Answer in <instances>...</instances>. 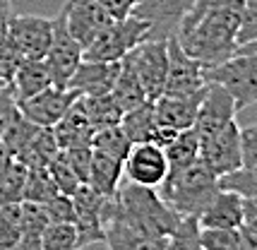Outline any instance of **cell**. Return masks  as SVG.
<instances>
[{"label":"cell","mask_w":257,"mask_h":250,"mask_svg":"<svg viewBox=\"0 0 257 250\" xmlns=\"http://www.w3.org/2000/svg\"><path fill=\"white\" fill-rule=\"evenodd\" d=\"M91 147L96 152H103L113 159L125 161V157L130 154L133 149V142L127 140V135L123 133L120 125H111V128H103V130H96L94 133V140H91Z\"/></svg>","instance_id":"4dcf8cb0"},{"label":"cell","mask_w":257,"mask_h":250,"mask_svg":"<svg viewBox=\"0 0 257 250\" xmlns=\"http://www.w3.org/2000/svg\"><path fill=\"white\" fill-rule=\"evenodd\" d=\"M58 195V188L48 169H27V181H24V202L44 205L51 197Z\"/></svg>","instance_id":"1f68e13d"},{"label":"cell","mask_w":257,"mask_h":250,"mask_svg":"<svg viewBox=\"0 0 257 250\" xmlns=\"http://www.w3.org/2000/svg\"><path fill=\"white\" fill-rule=\"evenodd\" d=\"M120 181H123V161L113 159V157H108V154H103V152H96V149H94L89 178H87L84 185H89L94 193L111 197V195L118 190Z\"/></svg>","instance_id":"7402d4cb"},{"label":"cell","mask_w":257,"mask_h":250,"mask_svg":"<svg viewBox=\"0 0 257 250\" xmlns=\"http://www.w3.org/2000/svg\"><path fill=\"white\" fill-rule=\"evenodd\" d=\"M60 10L65 15V24L70 34L77 39V44L82 48H87L113 22L111 12L99 0H67Z\"/></svg>","instance_id":"7c38bea8"},{"label":"cell","mask_w":257,"mask_h":250,"mask_svg":"<svg viewBox=\"0 0 257 250\" xmlns=\"http://www.w3.org/2000/svg\"><path fill=\"white\" fill-rule=\"evenodd\" d=\"M166 250H202L197 216H180L178 226L173 228V233L168 236Z\"/></svg>","instance_id":"e575fe53"},{"label":"cell","mask_w":257,"mask_h":250,"mask_svg":"<svg viewBox=\"0 0 257 250\" xmlns=\"http://www.w3.org/2000/svg\"><path fill=\"white\" fill-rule=\"evenodd\" d=\"M24 63V56L20 53V48L15 46L10 34H5L0 39V84H10L15 72L20 70Z\"/></svg>","instance_id":"ab89813d"},{"label":"cell","mask_w":257,"mask_h":250,"mask_svg":"<svg viewBox=\"0 0 257 250\" xmlns=\"http://www.w3.org/2000/svg\"><path fill=\"white\" fill-rule=\"evenodd\" d=\"M17 108V99H15V91L10 84H0V137L5 133V125L10 120V115Z\"/></svg>","instance_id":"f6af8a7d"},{"label":"cell","mask_w":257,"mask_h":250,"mask_svg":"<svg viewBox=\"0 0 257 250\" xmlns=\"http://www.w3.org/2000/svg\"><path fill=\"white\" fill-rule=\"evenodd\" d=\"M53 135L60 149H72V147H91L94 140V128L87 120V115L79 106V99L67 111L56 125H53Z\"/></svg>","instance_id":"44dd1931"},{"label":"cell","mask_w":257,"mask_h":250,"mask_svg":"<svg viewBox=\"0 0 257 250\" xmlns=\"http://www.w3.org/2000/svg\"><path fill=\"white\" fill-rule=\"evenodd\" d=\"M149 101L164 94L168 75V39H147L125 56Z\"/></svg>","instance_id":"52a82bcc"},{"label":"cell","mask_w":257,"mask_h":250,"mask_svg":"<svg viewBox=\"0 0 257 250\" xmlns=\"http://www.w3.org/2000/svg\"><path fill=\"white\" fill-rule=\"evenodd\" d=\"M48 173H51V178L56 183L58 193H65V195H75L77 193V188L82 185V181L77 178V173L70 169V164L65 161V157L58 152V157L51 164H48Z\"/></svg>","instance_id":"f35d334b"},{"label":"cell","mask_w":257,"mask_h":250,"mask_svg":"<svg viewBox=\"0 0 257 250\" xmlns=\"http://www.w3.org/2000/svg\"><path fill=\"white\" fill-rule=\"evenodd\" d=\"M113 216H120L127 224L157 236H171L180 221V214L161 200L157 188H145L127 178L120 181L113 193L111 219Z\"/></svg>","instance_id":"7a4b0ae2"},{"label":"cell","mask_w":257,"mask_h":250,"mask_svg":"<svg viewBox=\"0 0 257 250\" xmlns=\"http://www.w3.org/2000/svg\"><path fill=\"white\" fill-rule=\"evenodd\" d=\"M243 226L257 233V197H243Z\"/></svg>","instance_id":"681fc988"},{"label":"cell","mask_w":257,"mask_h":250,"mask_svg":"<svg viewBox=\"0 0 257 250\" xmlns=\"http://www.w3.org/2000/svg\"><path fill=\"white\" fill-rule=\"evenodd\" d=\"M149 22L127 15L123 20H113L103 32H101L87 48H84V60H96V63H120L135 46L149 39Z\"/></svg>","instance_id":"277c9868"},{"label":"cell","mask_w":257,"mask_h":250,"mask_svg":"<svg viewBox=\"0 0 257 250\" xmlns=\"http://www.w3.org/2000/svg\"><path fill=\"white\" fill-rule=\"evenodd\" d=\"M219 190V178L200 159L180 171H168L159 195L180 216H200L207 202Z\"/></svg>","instance_id":"3957f363"},{"label":"cell","mask_w":257,"mask_h":250,"mask_svg":"<svg viewBox=\"0 0 257 250\" xmlns=\"http://www.w3.org/2000/svg\"><path fill=\"white\" fill-rule=\"evenodd\" d=\"M10 20H12V0H0V39L8 34Z\"/></svg>","instance_id":"f907efd6"},{"label":"cell","mask_w":257,"mask_h":250,"mask_svg":"<svg viewBox=\"0 0 257 250\" xmlns=\"http://www.w3.org/2000/svg\"><path fill=\"white\" fill-rule=\"evenodd\" d=\"M60 154L65 157V161L70 164V169L77 173V178L82 181V185H84V183H87V178H89L94 149H91V147H72V149H60Z\"/></svg>","instance_id":"b9f144b4"},{"label":"cell","mask_w":257,"mask_h":250,"mask_svg":"<svg viewBox=\"0 0 257 250\" xmlns=\"http://www.w3.org/2000/svg\"><path fill=\"white\" fill-rule=\"evenodd\" d=\"M257 41V0H243V20L238 29V46Z\"/></svg>","instance_id":"7bdbcfd3"},{"label":"cell","mask_w":257,"mask_h":250,"mask_svg":"<svg viewBox=\"0 0 257 250\" xmlns=\"http://www.w3.org/2000/svg\"><path fill=\"white\" fill-rule=\"evenodd\" d=\"M51 84H53V77H51V70L46 65V60H24L10 82L17 101H24L34 94L48 89Z\"/></svg>","instance_id":"603a6c76"},{"label":"cell","mask_w":257,"mask_h":250,"mask_svg":"<svg viewBox=\"0 0 257 250\" xmlns=\"http://www.w3.org/2000/svg\"><path fill=\"white\" fill-rule=\"evenodd\" d=\"M48 226V216L44 207L34 202H22V231L15 250H41L44 233Z\"/></svg>","instance_id":"4316f807"},{"label":"cell","mask_w":257,"mask_h":250,"mask_svg":"<svg viewBox=\"0 0 257 250\" xmlns=\"http://www.w3.org/2000/svg\"><path fill=\"white\" fill-rule=\"evenodd\" d=\"M75 200V228H77L79 250L89 248L94 243H106V224L111 221L113 195L94 193L89 185H79Z\"/></svg>","instance_id":"8992f818"},{"label":"cell","mask_w":257,"mask_h":250,"mask_svg":"<svg viewBox=\"0 0 257 250\" xmlns=\"http://www.w3.org/2000/svg\"><path fill=\"white\" fill-rule=\"evenodd\" d=\"M120 72V63H96V60H82L75 75L67 82V89L77 96H101L111 94L115 77Z\"/></svg>","instance_id":"e0dca14e"},{"label":"cell","mask_w":257,"mask_h":250,"mask_svg":"<svg viewBox=\"0 0 257 250\" xmlns=\"http://www.w3.org/2000/svg\"><path fill=\"white\" fill-rule=\"evenodd\" d=\"M41 250H79L75 224H48Z\"/></svg>","instance_id":"8d00e7d4"},{"label":"cell","mask_w":257,"mask_h":250,"mask_svg":"<svg viewBox=\"0 0 257 250\" xmlns=\"http://www.w3.org/2000/svg\"><path fill=\"white\" fill-rule=\"evenodd\" d=\"M79 106L91 123L94 133L111 128V125H120L123 118V108L115 103L111 94H101V96H79Z\"/></svg>","instance_id":"d4e9b609"},{"label":"cell","mask_w":257,"mask_h":250,"mask_svg":"<svg viewBox=\"0 0 257 250\" xmlns=\"http://www.w3.org/2000/svg\"><path fill=\"white\" fill-rule=\"evenodd\" d=\"M22 231V202L0 207V250H15Z\"/></svg>","instance_id":"836d02e7"},{"label":"cell","mask_w":257,"mask_h":250,"mask_svg":"<svg viewBox=\"0 0 257 250\" xmlns=\"http://www.w3.org/2000/svg\"><path fill=\"white\" fill-rule=\"evenodd\" d=\"M58 152H60V147L56 142L53 128H41L39 135L34 137L27 145V149L17 157V161L24 164L27 169H48V164L58 157Z\"/></svg>","instance_id":"f1b7e54d"},{"label":"cell","mask_w":257,"mask_h":250,"mask_svg":"<svg viewBox=\"0 0 257 250\" xmlns=\"http://www.w3.org/2000/svg\"><path fill=\"white\" fill-rule=\"evenodd\" d=\"M8 34L20 48L24 60H44L53 41V17L12 15Z\"/></svg>","instance_id":"8fae6325"},{"label":"cell","mask_w":257,"mask_h":250,"mask_svg":"<svg viewBox=\"0 0 257 250\" xmlns=\"http://www.w3.org/2000/svg\"><path fill=\"white\" fill-rule=\"evenodd\" d=\"M240 152L243 166H257V123L240 128Z\"/></svg>","instance_id":"ee69618b"},{"label":"cell","mask_w":257,"mask_h":250,"mask_svg":"<svg viewBox=\"0 0 257 250\" xmlns=\"http://www.w3.org/2000/svg\"><path fill=\"white\" fill-rule=\"evenodd\" d=\"M224 3H231V0H195V5H192V10L185 15V20L180 22V27H185V24H192L195 20H200L202 15L207 10H212L216 5H224Z\"/></svg>","instance_id":"7dc6e473"},{"label":"cell","mask_w":257,"mask_h":250,"mask_svg":"<svg viewBox=\"0 0 257 250\" xmlns=\"http://www.w3.org/2000/svg\"><path fill=\"white\" fill-rule=\"evenodd\" d=\"M39 130H41V128L34 123V120H29V118L20 111V106H17L15 113L10 115L8 125H5V133H3V137H0V142H3V147L8 149L12 157L17 159L24 149H27V145L39 135Z\"/></svg>","instance_id":"83f0119b"},{"label":"cell","mask_w":257,"mask_h":250,"mask_svg":"<svg viewBox=\"0 0 257 250\" xmlns=\"http://www.w3.org/2000/svg\"><path fill=\"white\" fill-rule=\"evenodd\" d=\"M219 188L233 190L240 197H257V166H240L219 178Z\"/></svg>","instance_id":"d590c367"},{"label":"cell","mask_w":257,"mask_h":250,"mask_svg":"<svg viewBox=\"0 0 257 250\" xmlns=\"http://www.w3.org/2000/svg\"><path fill=\"white\" fill-rule=\"evenodd\" d=\"M168 173L166 152L152 142L133 145L130 154L123 161V176L127 181L145 185V188H159Z\"/></svg>","instance_id":"5bb4252c"},{"label":"cell","mask_w":257,"mask_h":250,"mask_svg":"<svg viewBox=\"0 0 257 250\" xmlns=\"http://www.w3.org/2000/svg\"><path fill=\"white\" fill-rule=\"evenodd\" d=\"M106 245L108 250H166L168 236L147 233L120 216H113L106 224Z\"/></svg>","instance_id":"d6986e66"},{"label":"cell","mask_w":257,"mask_h":250,"mask_svg":"<svg viewBox=\"0 0 257 250\" xmlns=\"http://www.w3.org/2000/svg\"><path fill=\"white\" fill-rule=\"evenodd\" d=\"M157 111H154V101H145L142 106H137L133 111L123 113L120 118V128L127 135V140L133 145H145V142H152V135L157 130Z\"/></svg>","instance_id":"cb8c5ba5"},{"label":"cell","mask_w":257,"mask_h":250,"mask_svg":"<svg viewBox=\"0 0 257 250\" xmlns=\"http://www.w3.org/2000/svg\"><path fill=\"white\" fill-rule=\"evenodd\" d=\"M235 53H257V41H250V44H243L235 48Z\"/></svg>","instance_id":"db71d44e"},{"label":"cell","mask_w":257,"mask_h":250,"mask_svg":"<svg viewBox=\"0 0 257 250\" xmlns=\"http://www.w3.org/2000/svg\"><path fill=\"white\" fill-rule=\"evenodd\" d=\"M44 60L51 70V77H53L56 87H67L70 77L75 75L79 63L84 60V48L70 34L63 10L53 17V41H51V48H48Z\"/></svg>","instance_id":"9c48e42d"},{"label":"cell","mask_w":257,"mask_h":250,"mask_svg":"<svg viewBox=\"0 0 257 250\" xmlns=\"http://www.w3.org/2000/svg\"><path fill=\"white\" fill-rule=\"evenodd\" d=\"M240 250H257V233L250 228L240 226Z\"/></svg>","instance_id":"816d5d0a"},{"label":"cell","mask_w":257,"mask_h":250,"mask_svg":"<svg viewBox=\"0 0 257 250\" xmlns=\"http://www.w3.org/2000/svg\"><path fill=\"white\" fill-rule=\"evenodd\" d=\"M204 80L228 89L240 113L257 103V53H233L224 63L204 68Z\"/></svg>","instance_id":"5b68a950"},{"label":"cell","mask_w":257,"mask_h":250,"mask_svg":"<svg viewBox=\"0 0 257 250\" xmlns=\"http://www.w3.org/2000/svg\"><path fill=\"white\" fill-rule=\"evenodd\" d=\"M166 159H168V171H180L185 166H190L200 159V135L195 128L180 130L176 140L168 145L166 149Z\"/></svg>","instance_id":"f546056e"},{"label":"cell","mask_w":257,"mask_h":250,"mask_svg":"<svg viewBox=\"0 0 257 250\" xmlns=\"http://www.w3.org/2000/svg\"><path fill=\"white\" fill-rule=\"evenodd\" d=\"M202 250H240V231L238 228H202Z\"/></svg>","instance_id":"74e56055"},{"label":"cell","mask_w":257,"mask_h":250,"mask_svg":"<svg viewBox=\"0 0 257 250\" xmlns=\"http://www.w3.org/2000/svg\"><path fill=\"white\" fill-rule=\"evenodd\" d=\"M41 207H44L46 216H48V224H75V200H72V195L58 193L56 197H51Z\"/></svg>","instance_id":"60d3db41"},{"label":"cell","mask_w":257,"mask_h":250,"mask_svg":"<svg viewBox=\"0 0 257 250\" xmlns=\"http://www.w3.org/2000/svg\"><path fill=\"white\" fill-rule=\"evenodd\" d=\"M77 99L79 96L72 89L51 84L48 89L39 91V94H34V96L24 99V101H17V106L39 128H53L70 111V106L77 101Z\"/></svg>","instance_id":"9a60e30c"},{"label":"cell","mask_w":257,"mask_h":250,"mask_svg":"<svg viewBox=\"0 0 257 250\" xmlns=\"http://www.w3.org/2000/svg\"><path fill=\"white\" fill-rule=\"evenodd\" d=\"M180 130H176V128H168V125H157V130H154V135H152V145H157V147L166 149L173 140H176V135H178Z\"/></svg>","instance_id":"c3c4849f"},{"label":"cell","mask_w":257,"mask_h":250,"mask_svg":"<svg viewBox=\"0 0 257 250\" xmlns=\"http://www.w3.org/2000/svg\"><path fill=\"white\" fill-rule=\"evenodd\" d=\"M202 228H240L243 226V197L233 190L219 188L197 216Z\"/></svg>","instance_id":"ac0fdd59"},{"label":"cell","mask_w":257,"mask_h":250,"mask_svg":"<svg viewBox=\"0 0 257 250\" xmlns=\"http://www.w3.org/2000/svg\"><path fill=\"white\" fill-rule=\"evenodd\" d=\"M240 20H243V0H231L207 10L192 24L178 27L176 39L188 56L200 60L204 68H212L235 53Z\"/></svg>","instance_id":"6da1fadb"},{"label":"cell","mask_w":257,"mask_h":250,"mask_svg":"<svg viewBox=\"0 0 257 250\" xmlns=\"http://www.w3.org/2000/svg\"><path fill=\"white\" fill-rule=\"evenodd\" d=\"M192 5L195 0H137L133 15L149 22V39H171Z\"/></svg>","instance_id":"4fadbf2b"},{"label":"cell","mask_w":257,"mask_h":250,"mask_svg":"<svg viewBox=\"0 0 257 250\" xmlns=\"http://www.w3.org/2000/svg\"><path fill=\"white\" fill-rule=\"evenodd\" d=\"M204 87H207L204 65L200 60L188 56L183 51V46L178 44V39L171 36L168 39V75H166L164 94L166 96H188V94L202 91Z\"/></svg>","instance_id":"30bf717a"},{"label":"cell","mask_w":257,"mask_h":250,"mask_svg":"<svg viewBox=\"0 0 257 250\" xmlns=\"http://www.w3.org/2000/svg\"><path fill=\"white\" fill-rule=\"evenodd\" d=\"M111 96L115 99V103L123 108V113H127V111H133L137 106H142L145 101H149L145 89H142V84H140V80H137V75H135V70L130 68V63H127L125 58L120 60V72H118V77H115Z\"/></svg>","instance_id":"484cf974"},{"label":"cell","mask_w":257,"mask_h":250,"mask_svg":"<svg viewBox=\"0 0 257 250\" xmlns=\"http://www.w3.org/2000/svg\"><path fill=\"white\" fill-rule=\"evenodd\" d=\"M235 115H238V108H235V101L228 94V89H224L221 84L207 82V91H204V99L200 103V113H197V120H195L197 135H209L214 130L228 125L231 120H235Z\"/></svg>","instance_id":"2e32d148"},{"label":"cell","mask_w":257,"mask_h":250,"mask_svg":"<svg viewBox=\"0 0 257 250\" xmlns=\"http://www.w3.org/2000/svg\"><path fill=\"white\" fill-rule=\"evenodd\" d=\"M204 91H197V94H188V96H159L154 101V111H157V120L161 125H168V128H176V130H188V128H195V120H197V113H200V103L204 99Z\"/></svg>","instance_id":"ffe728a7"},{"label":"cell","mask_w":257,"mask_h":250,"mask_svg":"<svg viewBox=\"0 0 257 250\" xmlns=\"http://www.w3.org/2000/svg\"><path fill=\"white\" fill-rule=\"evenodd\" d=\"M24 181H27V166L15 159L0 181V207L24 202Z\"/></svg>","instance_id":"d6a6232c"},{"label":"cell","mask_w":257,"mask_h":250,"mask_svg":"<svg viewBox=\"0 0 257 250\" xmlns=\"http://www.w3.org/2000/svg\"><path fill=\"white\" fill-rule=\"evenodd\" d=\"M12 161H15V157H12L10 152L3 147V142H0V181H3V176H5L8 169L12 166Z\"/></svg>","instance_id":"f5cc1de1"},{"label":"cell","mask_w":257,"mask_h":250,"mask_svg":"<svg viewBox=\"0 0 257 250\" xmlns=\"http://www.w3.org/2000/svg\"><path fill=\"white\" fill-rule=\"evenodd\" d=\"M99 3L111 12L113 20H123L127 15H133L135 5H137V0H99Z\"/></svg>","instance_id":"bcb514c9"},{"label":"cell","mask_w":257,"mask_h":250,"mask_svg":"<svg viewBox=\"0 0 257 250\" xmlns=\"http://www.w3.org/2000/svg\"><path fill=\"white\" fill-rule=\"evenodd\" d=\"M200 161L216 178L233 173L243 166L240 152V125L231 120L228 125L200 137Z\"/></svg>","instance_id":"ba28073f"}]
</instances>
